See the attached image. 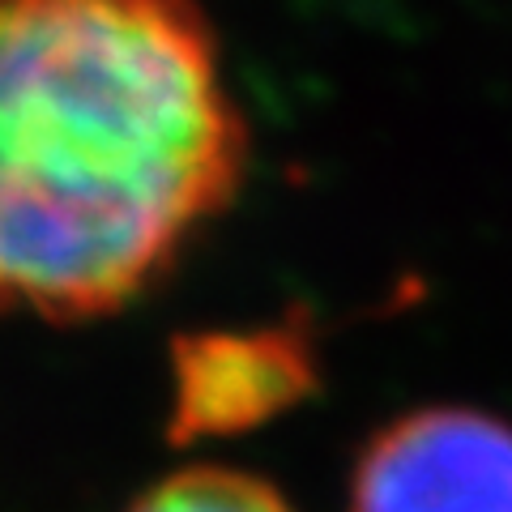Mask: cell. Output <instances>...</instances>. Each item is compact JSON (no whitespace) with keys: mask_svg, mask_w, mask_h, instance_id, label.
Masks as SVG:
<instances>
[{"mask_svg":"<svg viewBox=\"0 0 512 512\" xmlns=\"http://www.w3.org/2000/svg\"><path fill=\"white\" fill-rule=\"evenodd\" d=\"M128 512H295L278 487L231 466H188L137 495Z\"/></svg>","mask_w":512,"mask_h":512,"instance_id":"277c9868","label":"cell"},{"mask_svg":"<svg viewBox=\"0 0 512 512\" xmlns=\"http://www.w3.org/2000/svg\"><path fill=\"white\" fill-rule=\"evenodd\" d=\"M303 355L278 338H210L180 367V410L205 431L244 427L291 402Z\"/></svg>","mask_w":512,"mask_h":512,"instance_id":"3957f363","label":"cell"},{"mask_svg":"<svg viewBox=\"0 0 512 512\" xmlns=\"http://www.w3.org/2000/svg\"><path fill=\"white\" fill-rule=\"evenodd\" d=\"M248 124L197 0H0V312L133 303L227 210Z\"/></svg>","mask_w":512,"mask_h":512,"instance_id":"6da1fadb","label":"cell"},{"mask_svg":"<svg viewBox=\"0 0 512 512\" xmlns=\"http://www.w3.org/2000/svg\"><path fill=\"white\" fill-rule=\"evenodd\" d=\"M350 512H512V427L461 406L402 414L359 457Z\"/></svg>","mask_w":512,"mask_h":512,"instance_id":"7a4b0ae2","label":"cell"}]
</instances>
